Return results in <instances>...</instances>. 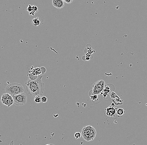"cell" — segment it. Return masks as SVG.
<instances>
[{
	"label": "cell",
	"mask_w": 147,
	"mask_h": 145,
	"mask_svg": "<svg viewBox=\"0 0 147 145\" xmlns=\"http://www.w3.org/2000/svg\"><path fill=\"white\" fill-rule=\"evenodd\" d=\"M43 75H38L37 79H28L26 82V90L29 94L35 97L37 95L41 96L44 93V85L42 81Z\"/></svg>",
	"instance_id": "1"
},
{
	"label": "cell",
	"mask_w": 147,
	"mask_h": 145,
	"mask_svg": "<svg viewBox=\"0 0 147 145\" xmlns=\"http://www.w3.org/2000/svg\"><path fill=\"white\" fill-rule=\"evenodd\" d=\"M81 134L83 138L86 141H92L95 138L96 131L95 128L91 125H87L82 128Z\"/></svg>",
	"instance_id": "2"
},
{
	"label": "cell",
	"mask_w": 147,
	"mask_h": 145,
	"mask_svg": "<svg viewBox=\"0 0 147 145\" xmlns=\"http://www.w3.org/2000/svg\"><path fill=\"white\" fill-rule=\"evenodd\" d=\"M24 88L22 84L18 83H10L5 88L6 93L10 94L12 96L24 93Z\"/></svg>",
	"instance_id": "3"
},
{
	"label": "cell",
	"mask_w": 147,
	"mask_h": 145,
	"mask_svg": "<svg viewBox=\"0 0 147 145\" xmlns=\"http://www.w3.org/2000/svg\"><path fill=\"white\" fill-rule=\"evenodd\" d=\"M106 86L105 81L103 80L96 81L93 85L92 93H89V96L91 95H102L103 91Z\"/></svg>",
	"instance_id": "4"
},
{
	"label": "cell",
	"mask_w": 147,
	"mask_h": 145,
	"mask_svg": "<svg viewBox=\"0 0 147 145\" xmlns=\"http://www.w3.org/2000/svg\"><path fill=\"white\" fill-rule=\"evenodd\" d=\"M14 104L16 106H22L26 104L27 96L25 93H22L13 96Z\"/></svg>",
	"instance_id": "5"
},
{
	"label": "cell",
	"mask_w": 147,
	"mask_h": 145,
	"mask_svg": "<svg viewBox=\"0 0 147 145\" xmlns=\"http://www.w3.org/2000/svg\"><path fill=\"white\" fill-rule=\"evenodd\" d=\"M1 102L8 107H10L14 104L13 96L7 93H4L2 95Z\"/></svg>",
	"instance_id": "6"
},
{
	"label": "cell",
	"mask_w": 147,
	"mask_h": 145,
	"mask_svg": "<svg viewBox=\"0 0 147 145\" xmlns=\"http://www.w3.org/2000/svg\"><path fill=\"white\" fill-rule=\"evenodd\" d=\"M52 3L54 7L61 9L64 7V2L63 0H52Z\"/></svg>",
	"instance_id": "7"
},
{
	"label": "cell",
	"mask_w": 147,
	"mask_h": 145,
	"mask_svg": "<svg viewBox=\"0 0 147 145\" xmlns=\"http://www.w3.org/2000/svg\"><path fill=\"white\" fill-rule=\"evenodd\" d=\"M116 112V109L114 108V107L112 106L109 107L106 109V115L109 117L114 116Z\"/></svg>",
	"instance_id": "8"
},
{
	"label": "cell",
	"mask_w": 147,
	"mask_h": 145,
	"mask_svg": "<svg viewBox=\"0 0 147 145\" xmlns=\"http://www.w3.org/2000/svg\"><path fill=\"white\" fill-rule=\"evenodd\" d=\"M28 72L35 76H37L42 74V72L41 71V68H34V69H32V71H29Z\"/></svg>",
	"instance_id": "9"
},
{
	"label": "cell",
	"mask_w": 147,
	"mask_h": 145,
	"mask_svg": "<svg viewBox=\"0 0 147 145\" xmlns=\"http://www.w3.org/2000/svg\"><path fill=\"white\" fill-rule=\"evenodd\" d=\"M110 88L109 86L107 85L105 86L104 87V89L103 92V95L104 98L105 99L108 96L109 94L110 93Z\"/></svg>",
	"instance_id": "10"
},
{
	"label": "cell",
	"mask_w": 147,
	"mask_h": 145,
	"mask_svg": "<svg viewBox=\"0 0 147 145\" xmlns=\"http://www.w3.org/2000/svg\"><path fill=\"white\" fill-rule=\"evenodd\" d=\"M113 103L116 105H121L123 104V100H121L118 97H117L116 98L112 99Z\"/></svg>",
	"instance_id": "11"
},
{
	"label": "cell",
	"mask_w": 147,
	"mask_h": 145,
	"mask_svg": "<svg viewBox=\"0 0 147 145\" xmlns=\"http://www.w3.org/2000/svg\"><path fill=\"white\" fill-rule=\"evenodd\" d=\"M125 113L123 109V108H119L116 110V113L118 116H122Z\"/></svg>",
	"instance_id": "12"
},
{
	"label": "cell",
	"mask_w": 147,
	"mask_h": 145,
	"mask_svg": "<svg viewBox=\"0 0 147 145\" xmlns=\"http://www.w3.org/2000/svg\"><path fill=\"white\" fill-rule=\"evenodd\" d=\"M32 24L35 26H38L40 24V20L39 19V18L37 17L34 18L33 20Z\"/></svg>",
	"instance_id": "13"
},
{
	"label": "cell",
	"mask_w": 147,
	"mask_h": 145,
	"mask_svg": "<svg viewBox=\"0 0 147 145\" xmlns=\"http://www.w3.org/2000/svg\"><path fill=\"white\" fill-rule=\"evenodd\" d=\"M34 102L36 103H39L41 102V97L40 95H37L34 97Z\"/></svg>",
	"instance_id": "14"
},
{
	"label": "cell",
	"mask_w": 147,
	"mask_h": 145,
	"mask_svg": "<svg viewBox=\"0 0 147 145\" xmlns=\"http://www.w3.org/2000/svg\"><path fill=\"white\" fill-rule=\"evenodd\" d=\"M98 95H90V99L93 102H95L96 100H98Z\"/></svg>",
	"instance_id": "15"
},
{
	"label": "cell",
	"mask_w": 147,
	"mask_h": 145,
	"mask_svg": "<svg viewBox=\"0 0 147 145\" xmlns=\"http://www.w3.org/2000/svg\"><path fill=\"white\" fill-rule=\"evenodd\" d=\"M81 133L79 132H75V134H74V137L76 138L77 139L80 138V137H81Z\"/></svg>",
	"instance_id": "16"
},
{
	"label": "cell",
	"mask_w": 147,
	"mask_h": 145,
	"mask_svg": "<svg viewBox=\"0 0 147 145\" xmlns=\"http://www.w3.org/2000/svg\"><path fill=\"white\" fill-rule=\"evenodd\" d=\"M110 96L111 97V98L112 99H114L116 98L117 97V95L116 94V93H115V92H113V91H112V92L111 93V94H110Z\"/></svg>",
	"instance_id": "17"
},
{
	"label": "cell",
	"mask_w": 147,
	"mask_h": 145,
	"mask_svg": "<svg viewBox=\"0 0 147 145\" xmlns=\"http://www.w3.org/2000/svg\"><path fill=\"white\" fill-rule=\"evenodd\" d=\"M47 101V97H45V96L41 97V102L42 103H46Z\"/></svg>",
	"instance_id": "18"
},
{
	"label": "cell",
	"mask_w": 147,
	"mask_h": 145,
	"mask_svg": "<svg viewBox=\"0 0 147 145\" xmlns=\"http://www.w3.org/2000/svg\"><path fill=\"white\" fill-rule=\"evenodd\" d=\"M27 10L29 11L30 13H31V12L33 11L32 7L31 5H29L28 7L27 8Z\"/></svg>",
	"instance_id": "19"
},
{
	"label": "cell",
	"mask_w": 147,
	"mask_h": 145,
	"mask_svg": "<svg viewBox=\"0 0 147 145\" xmlns=\"http://www.w3.org/2000/svg\"><path fill=\"white\" fill-rule=\"evenodd\" d=\"M63 1L64 3H66L67 4H70L74 0H63Z\"/></svg>",
	"instance_id": "20"
},
{
	"label": "cell",
	"mask_w": 147,
	"mask_h": 145,
	"mask_svg": "<svg viewBox=\"0 0 147 145\" xmlns=\"http://www.w3.org/2000/svg\"><path fill=\"white\" fill-rule=\"evenodd\" d=\"M32 9L33 11H34V12H36L38 11V8H37L36 6H32Z\"/></svg>",
	"instance_id": "21"
},
{
	"label": "cell",
	"mask_w": 147,
	"mask_h": 145,
	"mask_svg": "<svg viewBox=\"0 0 147 145\" xmlns=\"http://www.w3.org/2000/svg\"><path fill=\"white\" fill-rule=\"evenodd\" d=\"M9 145H14V140H12L11 142L10 143V144ZM19 145H23L22 144H20Z\"/></svg>",
	"instance_id": "22"
},
{
	"label": "cell",
	"mask_w": 147,
	"mask_h": 145,
	"mask_svg": "<svg viewBox=\"0 0 147 145\" xmlns=\"http://www.w3.org/2000/svg\"><path fill=\"white\" fill-rule=\"evenodd\" d=\"M46 145H54L52 144H46Z\"/></svg>",
	"instance_id": "23"
}]
</instances>
